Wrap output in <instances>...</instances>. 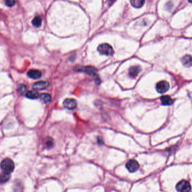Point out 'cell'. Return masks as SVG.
I'll return each mask as SVG.
<instances>
[{"instance_id":"1","label":"cell","mask_w":192,"mask_h":192,"mask_svg":"<svg viewBox=\"0 0 192 192\" xmlns=\"http://www.w3.org/2000/svg\"><path fill=\"white\" fill-rule=\"evenodd\" d=\"M0 167L3 173L10 175L14 170L15 164L11 159L8 158L1 162Z\"/></svg>"},{"instance_id":"2","label":"cell","mask_w":192,"mask_h":192,"mask_svg":"<svg viewBox=\"0 0 192 192\" xmlns=\"http://www.w3.org/2000/svg\"><path fill=\"white\" fill-rule=\"evenodd\" d=\"M77 71L84 72V73L88 74V75H90L92 77H93L96 79V82H100V79L97 74V71L94 67H91V66L81 67L77 68Z\"/></svg>"},{"instance_id":"3","label":"cell","mask_w":192,"mask_h":192,"mask_svg":"<svg viewBox=\"0 0 192 192\" xmlns=\"http://www.w3.org/2000/svg\"><path fill=\"white\" fill-rule=\"evenodd\" d=\"M98 52L106 56L112 55L114 51L110 45L108 43H102L98 47Z\"/></svg>"},{"instance_id":"4","label":"cell","mask_w":192,"mask_h":192,"mask_svg":"<svg viewBox=\"0 0 192 192\" xmlns=\"http://www.w3.org/2000/svg\"><path fill=\"white\" fill-rule=\"evenodd\" d=\"M176 189L179 192H189L191 190V185L187 180H182L176 185Z\"/></svg>"},{"instance_id":"5","label":"cell","mask_w":192,"mask_h":192,"mask_svg":"<svg viewBox=\"0 0 192 192\" xmlns=\"http://www.w3.org/2000/svg\"><path fill=\"white\" fill-rule=\"evenodd\" d=\"M169 83L165 81H162L158 82L156 85V90L159 93L163 94L169 89Z\"/></svg>"},{"instance_id":"6","label":"cell","mask_w":192,"mask_h":192,"mask_svg":"<svg viewBox=\"0 0 192 192\" xmlns=\"http://www.w3.org/2000/svg\"><path fill=\"white\" fill-rule=\"evenodd\" d=\"M126 167L129 172H134L138 170L139 164L136 160H131L126 163Z\"/></svg>"},{"instance_id":"7","label":"cell","mask_w":192,"mask_h":192,"mask_svg":"<svg viewBox=\"0 0 192 192\" xmlns=\"http://www.w3.org/2000/svg\"><path fill=\"white\" fill-rule=\"evenodd\" d=\"M64 107L69 110L74 109L77 106V102L74 99H66L63 102Z\"/></svg>"},{"instance_id":"8","label":"cell","mask_w":192,"mask_h":192,"mask_svg":"<svg viewBox=\"0 0 192 192\" xmlns=\"http://www.w3.org/2000/svg\"><path fill=\"white\" fill-rule=\"evenodd\" d=\"M50 85V83L48 81H39L36 82L33 85V89L36 90H42L47 88Z\"/></svg>"},{"instance_id":"9","label":"cell","mask_w":192,"mask_h":192,"mask_svg":"<svg viewBox=\"0 0 192 192\" xmlns=\"http://www.w3.org/2000/svg\"><path fill=\"white\" fill-rule=\"evenodd\" d=\"M141 71V68L140 66H139V65L132 66L130 68L129 71V76L131 77V78H134L138 75V74Z\"/></svg>"},{"instance_id":"10","label":"cell","mask_w":192,"mask_h":192,"mask_svg":"<svg viewBox=\"0 0 192 192\" xmlns=\"http://www.w3.org/2000/svg\"><path fill=\"white\" fill-rule=\"evenodd\" d=\"M28 76L33 79H38L42 76V73L37 70H31L28 72Z\"/></svg>"},{"instance_id":"11","label":"cell","mask_w":192,"mask_h":192,"mask_svg":"<svg viewBox=\"0 0 192 192\" xmlns=\"http://www.w3.org/2000/svg\"><path fill=\"white\" fill-rule=\"evenodd\" d=\"M183 65L186 67H189L192 65V56L189 55H185L182 60Z\"/></svg>"},{"instance_id":"12","label":"cell","mask_w":192,"mask_h":192,"mask_svg":"<svg viewBox=\"0 0 192 192\" xmlns=\"http://www.w3.org/2000/svg\"><path fill=\"white\" fill-rule=\"evenodd\" d=\"M162 104L164 105H170L173 103V100L169 96H163L161 98Z\"/></svg>"},{"instance_id":"13","label":"cell","mask_w":192,"mask_h":192,"mask_svg":"<svg viewBox=\"0 0 192 192\" xmlns=\"http://www.w3.org/2000/svg\"><path fill=\"white\" fill-rule=\"evenodd\" d=\"M40 100L44 103H48L51 100V96L49 94L43 93L40 94Z\"/></svg>"},{"instance_id":"14","label":"cell","mask_w":192,"mask_h":192,"mask_svg":"<svg viewBox=\"0 0 192 192\" xmlns=\"http://www.w3.org/2000/svg\"><path fill=\"white\" fill-rule=\"evenodd\" d=\"M145 1L143 0H132L131 1V5L135 8H140L142 7Z\"/></svg>"},{"instance_id":"15","label":"cell","mask_w":192,"mask_h":192,"mask_svg":"<svg viewBox=\"0 0 192 192\" xmlns=\"http://www.w3.org/2000/svg\"><path fill=\"white\" fill-rule=\"evenodd\" d=\"M38 95L39 94L37 91L36 90H32V91H28L26 94V96L29 99H35L38 97Z\"/></svg>"},{"instance_id":"16","label":"cell","mask_w":192,"mask_h":192,"mask_svg":"<svg viewBox=\"0 0 192 192\" xmlns=\"http://www.w3.org/2000/svg\"><path fill=\"white\" fill-rule=\"evenodd\" d=\"M33 25L36 27H40L42 25V19L40 16H37L32 20Z\"/></svg>"},{"instance_id":"17","label":"cell","mask_w":192,"mask_h":192,"mask_svg":"<svg viewBox=\"0 0 192 192\" xmlns=\"http://www.w3.org/2000/svg\"><path fill=\"white\" fill-rule=\"evenodd\" d=\"M10 175L3 173L0 176V183H5L10 179Z\"/></svg>"},{"instance_id":"18","label":"cell","mask_w":192,"mask_h":192,"mask_svg":"<svg viewBox=\"0 0 192 192\" xmlns=\"http://www.w3.org/2000/svg\"><path fill=\"white\" fill-rule=\"evenodd\" d=\"M27 90H28L27 87L24 85H21L19 86V88H18L19 92L22 95H23L24 94H25V95L27 94Z\"/></svg>"},{"instance_id":"19","label":"cell","mask_w":192,"mask_h":192,"mask_svg":"<svg viewBox=\"0 0 192 192\" xmlns=\"http://www.w3.org/2000/svg\"><path fill=\"white\" fill-rule=\"evenodd\" d=\"M53 140H52V139H51V138H47V141L46 142V146H47V148H51L52 146H53Z\"/></svg>"},{"instance_id":"20","label":"cell","mask_w":192,"mask_h":192,"mask_svg":"<svg viewBox=\"0 0 192 192\" xmlns=\"http://www.w3.org/2000/svg\"><path fill=\"white\" fill-rule=\"evenodd\" d=\"M16 2L13 0H7L5 1V4L9 7H12L15 4Z\"/></svg>"},{"instance_id":"21","label":"cell","mask_w":192,"mask_h":192,"mask_svg":"<svg viewBox=\"0 0 192 192\" xmlns=\"http://www.w3.org/2000/svg\"><path fill=\"white\" fill-rule=\"evenodd\" d=\"M189 2H191V3H192V1H190Z\"/></svg>"}]
</instances>
